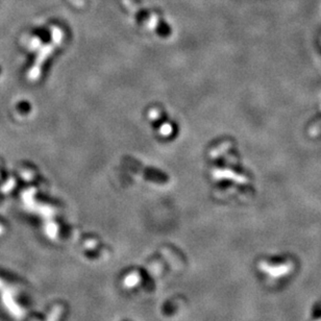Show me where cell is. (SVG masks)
I'll return each mask as SVG.
<instances>
[{
	"instance_id": "obj_1",
	"label": "cell",
	"mask_w": 321,
	"mask_h": 321,
	"mask_svg": "<svg viewBox=\"0 0 321 321\" xmlns=\"http://www.w3.org/2000/svg\"><path fill=\"white\" fill-rule=\"evenodd\" d=\"M260 268L262 271H264L274 277H279L281 275L287 274L290 271V268L287 265H281V266H270L266 263H261Z\"/></svg>"
},
{
	"instance_id": "obj_2",
	"label": "cell",
	"mask_w": 321,
	"mask_h": 321,
	"mask_svg": "<svg viewBox=\"0 0 321 321\" xmlns=\"http://www.w3.org/2000/svg\"><path fill=\"white\" fill-rule=\"evenodd\" d=\"M317 321H321V319H319V320H317Z\"/></svg>"
}]
</instances>
